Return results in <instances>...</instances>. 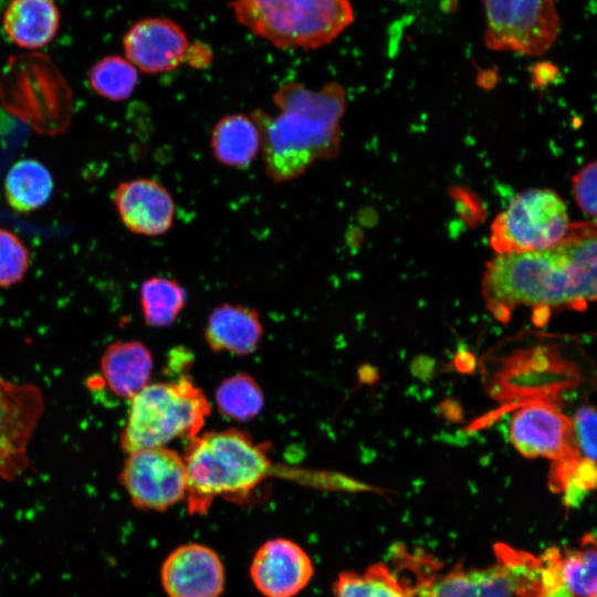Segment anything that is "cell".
Listing matches in <instances>:
<instances>
[{
	"label": "cell",
	"instance_id": "6",
	"mask_svg": "<svg viewBox=\"0 0 597 597\" xmlns=\"http://www.w3.org/2000/svg\"><path fill=\"white\" fill-rule=\"evenodd\" d=\"M210 413L206 395L188 378L154 383L130 399L121 444L130 451L197 437Z\"/></svg>",
	"mask_w": 597,
	"mask_h": 597
},
{
	"label": "cell",
	"instance_id": "13",
	"mask_svg": "<svg viewBox=\"0 0 597 597\" xmlns=\"http://www.w3.org/2000/svg\"><path fill=\"white\" fill-rule=\"evenodd\" d=\"M160 579L169 597H220L226 576L222 561L212 548L190 543L167 556Z\"/></svg>",
	"mask_w": 597,
	"mask_h": 597
},
{
	"label": "cell",
	"instance_id": "8",
	"mask_svg": "<svg viewBox=\"0 0 597 597\" xmlns=\"http://www.w3.org/2000/svg\"><path fill=\"white\" fill-rule=\"evenodd\" d=\"M485 44L495 51L541 55L555 42L558 15L553 0H483Z\"/></svg>",
	"mask_w": 597,
	"mask_h": 597
},
{
	"label": "cell",
	"instance_id": "20",
	"mask_svg": "<svg viewBox=\"0 0 597 597\" xmlns=\"http://www.w3.org/2000/svg\"><path fill=\"white\" fill-rule=\"evenodd\" d=\"M52 191L51 174L36 160H20L6 176V199L18 212H29L42 207L50 199Z\"/></svg>",
	"mask_w": 597,
	"mask_h": 597
},
{
	"label": "cell",
	"instance_id": "22",
	"mask_svg": "<svg viewBox=\"0 0 597 597\" xmlns=\"http://www.w3.org/2000/svg\"><path fill=\"white\" fill-rule=\"evenodd\" d=\"M186 291L176 281L151 276L140 285L142 313L150 326L163 327L176 321L186 304Z\"/></svg>",
	"mask_w": 597,
	"mask_h": 597
},
{
	"label": "cell",
	"instance_id": "15",
	"mask_svg": "<svg viewBox=\"0 0 597 597\" xmlns=\"http://www.w3.org/2000/svg\"><path fill=\"white\" fill-rule=\"evenodd\" d=\"M114 203L123 224L134 234L158 237L174 226L176 203L169 190L151 178L121 182Z\"/></svg>",
	"mask_w": 597,
	"mask_h": 597
},
{
	"label": "cell",
	"instance_id": "5",
	"mask_svg": "<svg viewBox=\"0 0 597 597\" xmlns=\"http://www.w3.org/2000/svg\"><path fill=\"white\" fill-rule=\"evenodd\" d=\"M496 562L479 569L458 567L418 588L420 597H542L562 586L559 551L542 556L496 545Z\"/></svg>",
	"mask_w": 597,
	"mask_h": 597
},
{
	"label": "cell",
	"instance_id": "3",
	"mask_svg": "<svg viewBox=\"0 0 597 597\" xmlns=\"http://www.w3.org/2000/svg\"><path fill=\"white\" fill-rule=\"evenodd\" d=\"M189 514L203 515L214 499L244 500L269 474L263 447L247 433L228 429L190 439L184 457Z\"/></svg>",
	"mask_w": 597,
	"mask_h": 597
},
{
	"label": "cell",
	"instance_id": "11",
	"mask_svg": "<svg viewBox=\"0 0 597 597\" xmlns=\"http://www.w3.org/2000/svg\"><path fill=\"white\" fill-rule=\"evenodd\" d=\"M509 438L527 458L562 462L579 455L572 420L548 404L531 402L519 408L511 418Z\"/></svg>",
	"mask_w": 597,
	"mask_h": 597
},
{
	"label": "cell",
	"instance_id": "10",
	"mask_svg": "<svg viewBox=\"0 0 597 597\" xmlns=\"http://www.w3.org/2000/svg\"><path fill=\"white\" fill-rule=\"evenodd\" d=\"M44 412L42 390L0 377V479L13 481L30 465L29 443Z\"/></svg>",
	"mask_w": 597,
	"mask_h": 597
},
{
	"label": "cell",
	"instance_id": "7",
	"mask_svg": "<svg viewBox=\"0 0 597 597\" xmlns=\"http://www.w3.org/2000/svg\"><path fill=\"white\" fill-rule=\"evenodd\" d=\"M569 226L567 206L555 191L528 189L494 218L489 244L496 254L542 250L557 244Z\"/></svg>",
	"mask_w": 597,
	"mask_h": 597
},
{
	"label": "cell",
	"instance_id": "16",
	"mask_svg": "<svg viewBox=\"0 0 597 597\" xmlns=\"http://www.w3.org/2000/svg\"><path fill=\"white\" fill-rule=\"evenodd\" d=\"M153 356L138 341H121L107 346L101 358L106 387L117 397L130 400L149 384Z\"/></svg>",
	"mask_w": 597,
	"mask_h": 597
},
{
	"label": "cell",
	"instance_id": "14",
	"mask_svg": "<svg viewBox=\"0 0 597 597\" xmlns=\"http://www.w3.org/2000/svg\"><path fill=\"white\" fill-rule=\"evenodd\" d=\"M313 573L307 553L286 538L265 542L250 566L252 582L265 597H294L307 586Z\"/></svg>",
	"mask_w": 597,
	"mask_h": 597
},
{
	"label": "cell",
	"instance_id": "1",
	"mask_svg": "<svg viewBox=\"0 0 597 597\" xmlns=\"http://www.w3.org/2000/svg\"><path fill=\"white\" fill-rule=\"evenodd\" d=\"M482 294L502 318L522 305L583 308L597 301V221L570 222L546 249L496 254L486 263Z\"/></svg>",
	"mask_w": 597,
	"mask_h": 597
},
{
	"label": "cell",
	"instance_id": "2",
	"mask_svg": "<svg viewBox=\"0 0 597 597\" xmlns=\"http://www.w3.org/2000/svg\"><path fill=\"white\" fill-rule=\"evenodd\" d=\"M272 101L275 114L256 108L250 116L260 133L265 175L273 182L294 180L316 160L336 156L347 102L342 85L332 82L312 90L286 82Z\"/></svg>",
	"mask_w": 597,
	"mask_h": 597
},
{
	"label": "cell",
	"instance_id": "24",
	"mask_svg": "<svg viewBox=\"0 0 597 597\" xmlns=\"http://www.w3.org/2000/svg\"><path fill=\"white\" fill-rule=\"evenodd\" d=\"M88 81L92 90L100 96L112 102H122L135 92L138 72L126 57L107 55L91 67Z\"/></svg>",
	"mask_w": 597,
	"mask_h": 597
},
{
	"label": "cell",
	"instance_id": "30",
	"mask_svg": "<svg viewBox=\"0 0 597 597\" xmlns=\"http://www.w3.org/2000/svg\"><path fill=\"white\" fill-rule=\"evenodd\" d=\"M594 597H597V595H595Z\"/></svg>",
	"mask_w": 597,
	"mask_h": 597
},
{
	"label": "cell",
	"instance_id": "27",
	"mask_svg": "<svg viewBox=\"0 0 597 597\" xmlns=\"http://www.w3.org/2000/svg\"><path fill=\"white\" fill-rule=\"evenodd\" d=\"M572 423L577 450H580L587 460L597 462V410L590 406H582Z\"/></svg>",
	"mask_w": 597,
	"mask_h": 597
},
{
	"label": "cell",
	"instance_id": "12",
	"mask_svg": "<svg viewBox=\"0 0 597 597\" xmlns=\"http://www.w3.org/2000/svg\"><path fill=\"white\" fill-rule=\"evenodd\" d=\"M126 59L145 74L177 69L186 59L189 41L184 29L168 18H146L134 23L123 38Z\"/></svg>",
	"mask_w": 597,
	"mask_h": 597
},
{
	"label": "cell",
	"instance_id": "21",
	"mask_svg": "<svg viewBox=\"0 0 597 597\" xmlns=\"http://www.w3.org/2000/svg\"><path fill=\"white\" fill-rule=\"evenodd\" d=\"M334 590L335 597H420L418 589L404 585L383 563L363 573L343 572Z\"/></svg>",
	"mask_w": 597,
	"mask_h": 597
},
{
	"label": "cell",
	"instance_id": "18",
	"mask_svg": "<svg viewBox=\"0 0 597 597\" xmlns=\"http://www.w3.org/2000/svg\"><path fill=\"white\" fill-rule=\"evenodd\" d=\"M59 25L60 12L53 0H11L3 14L6 34L24 49L50 43Z\"/></svg>",
	"mask_w": 597,
	"mask_h": 597
},
{
	"label": "cell",
	"instance_id": "28",
	"mask_svg": "<svg viewBox=\"0 0 597 597\" xmlns=\"http://www.w3.org/2000/svg\"><path fill=\"white\" fill-rule=\"evenodd\" d=\"M572 186L578 207L597 219V160L578 170L572 179Z\"/></svg>",
	"mask_w": 597,
	"mask_h": 597
},
{
	"label": "cell",
	"instance_id": "4",
	"mask_svg": "<svg viewBox=\"0 0 597 597\" xmlns=\"http://www.w3.org/2000/svg\"><path fill=\"white\" fill-rule=\"evenodd\" d=\"M235 20L277 49L315 50L354 21L348 0H233Z\"/></svg>",
	"mask_w": 597,
	"mask_h": 597
},
{
	"label": "cell",
	"instance_id": "19",
	"mask_svg": "<svg viewBox=\"0 0 597 597\" xmlns=\"http://www.w3.org/2000/svg\"><path fill=\"white\" fill-rule=\"evenodd\" d=\"M210 147L212 156L220 165L245 169L260 154V133L251 116L228 114L213 125Z\"/></svg>",
	"mask_w": 597,
	"mask_h": 597
},
{
	"label": "cell",
	"instance_id": "9",
	"mask_svg": "<svg viewBox=\"0 0 597 597\" xmlns=\"http://www.w3.org/2000/svg\"><path fill=\"white\" fill-rule=\"evenodd\" d=\"M121 482L137 509L166 511L186 499L185 460L167 447L130 451L121 472Z\"/></svg>",
	"mask_w": 597,
	"mask_h": 597
},
{
	"label": "cell",
	"instance_id": "25",
	"mask_svg": "<svg viewBox=\"0 0 597 597\" xmlns=\"http://www.w3.org/2000/svg\"><path fill=\"white\" fill-rule=\"evenodd\" d=\"M219 411L237 421L253 419L264 405V397L256 381L247 374L224 379L216 391Z\"/></svg>",
	"mask_w": 597,
	"mask_h": 597
},
{
	"label": "cell",
	"instance_id": "23",
	"mask_svg": "<svg viewBox=\"0 0 597 597\" xmlns=\"http://www.w3.org/2000/svg\"><path fill=\"white\" fill-rule=\"evenodd\" d=\"M559 578L574 597L597 595V541L585 535L580 546L559 555Z\"/></svg>",
	"mask_w": 597,
	"mask_h": 597
},
{
	"label": "cell",
	"instance_id": "29",
	"mask_svg": "<svg viewBox=\"0 0 597 597\" xmlns=\"http://www.w3.org/2000/svg\"><path fill=\"white\" fill-rule=\"evenodd\" d=\"M542 597H574L565 587L559 586Z\"/></svg>",
	"mask_w": 597,
	"mask_h": 597
},
{
	"label": "cell",
	"instance_id": "17",
	"mask_svg": "<svg viewBox=\"0 0 597 597\" xmlns=\"http://www.w3.org/2000/svg\"><path fill=\"white\" fill-rule=\"evenodd\" d=\"M263 327L259 314L247 306L223 304L208 317L205 337L216 352L248 355L262 338Z\"/></svg>",
	"mask_w": 597,
	"mask_h": 597
},
{
	"label": "cell",
	"instance_id": "26",
	"mask_svg": "<svg viewBox=\"0 0 597 597\" xmlns=\"http://www.w3.org/2000/svg\"><path fill=\"white\" fill-rule=\"evenodd\" d=\"M29 268V251L11 231L0 229V287L20 282Z\"/></svg>",
	"mask_w": 597,
	"mask_h": 597
}]
</instances>
